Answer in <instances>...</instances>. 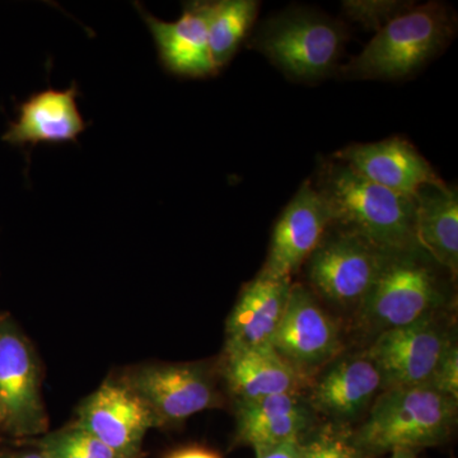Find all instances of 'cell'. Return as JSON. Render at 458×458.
Segmentation results:
<instances>
[{
    "label": "cell",
    "mask_w": 458,
    "mask_h": 458,
    "mask_svg": "<svg viewBox=\"0 0 458 458\" xmlns=\"http://www.w3.org/2000/svg\"><path fill=\"white\" fill-rule=\"evenodd\" d=\"M327 201L331 225L357 234L387 254L420 249L415 236V198L360 176L333 157L312 181Z\"/></svg>",
    "instance_id": "cell-1"
},
{
    "label": "cell",
    "mask_w": 458,
    "mask_h": 458,
    "mask_svg": "<svg viewBox=\"0 0 458 458\" xmlns=\"http://www.w3.org/2000/svg\"><path fill=\"white\" fill-rule=\"evenodd\" d=\"M457 403L428 386L382 391L352 441L369 458L443 445L454 432Z\"/></svg>",
    "instance_id": "cell-2"
},
{
    "label": "cell",
    "mask_w": 458,
    "mask_h": 458,
    "mask_svg": "<svg viewBox=\"0 0 458 458\" xmlns=\"http://www.w3.org/2000/svg\"><path fill=\"white\" fill-rule=\"evenodd\" d=\"M457 18L442 2L414 4L370 38L351 62L339 66L348 80H403L420 71L454 40Z\"/></svg>",
    "instance_id": "cell-3"
},
{
    "label": "cell",
    "mask_w": 458,
    "mask_h": 458,
    "mask_svg": "<svg viewBox=\"0 0 458 458\" xmlns=\"http://www.w3.org/2000/svg\"><path fill=\"white\" fill-rule=\"evenodd\" d=\"M348 31L336 18L307 7H289L262 21L249 47L298 82L322 80L339 69Z\"/></svg>",
    "instance_id": "cell-4"
},
{
    "label": "cell",
    "mask_w": 458,
    "mask_h": 458,
    "mask_svg": "<svg viewBox=\"0 0 458 458\" xmlns=\"http://www.w3.org/2000/svg\"><path fill=\"white\" fill-rule=\"evenodd\" d=\"M439 267L421 249L386 256L366 301L357 311L358 327L373 336L441 311L447 292Z\"/></svg>",
    "instance_id": "cell-5"
},
{
    "label": "cell",
    "mask_w": 458,
    "mask_h": 458,
    "mask_svg": "<svg viewBox=\"0 0 458 458\" xmlns=\"http://www.w3.org/2000/svg\"><path fill=\"white\" fill-rule=\"evenodd\" d=\"M387 255L364 238L330 225L304 264L307 286L318 300L357 312Z\"/></svg>",
    "instance_id": "cell-6"
},
{
    "label": "cell",
    "mask_w": 458,
    "mask_h": 458,
    "mask_svg": "<svg viewBox=\"0 0 458 458\" xmlns=\"http://www.w3.org/2000/svg\"><path fill=\"white\" fill-rule=\"evenodd\" d=\"M47 424L31 344L13 319L0 318V430L31 438L44 436Z\"/></svg>",
    "instance_id": "cell-7"
},
{
    "label": "cell",
    "mask_w": 458,
    "mask_h": 458,
    "mask_svg": "<svg viewBox=\"0 0 458 458\" xmlns=\"http://www.w3.org/2000/svg\"><path fill=\"white\" fill-rule=\"evenodd\" d=\"M152 412L157 427L222 405L212 370L201 363L144 364L120 379Z\"/></svg>",
    "instance_id": "cell-8"
},
{
    "label": "cell",
    "mask_w": 458,
    "mask_h": 458,
    "mask_svg": "<svg viewBox=\"0 0 458 458\" xmlns=\"http://www.w3.org/2000/svg\"><path fill=\"white\" fill-rule=\"evenodd\" d=\"M456 340L438 312L375 336L367 355L381 373L384 391L427 386L448 346Z\"/></svg>",
    "instance_id": "cell-9"
},
{
    "label": "cell",
    "mask_w": 458,
    "mask_h": 458,
    "mask_svg": "<svg viewBox=\"0 0 458 458\" xmlns=\"http://www.w3.org/2000/svg\"><path fill=\"white\" fill-rule=\"evenodd\" d=\"M273 348L306 382L339 357V327L309 286L292 284Z\"/></svg>",
    "instance_id": "cell-10"
},
{
    "label": "cell",
    "mask_w": 458,
    "mask_h": 458,
    "mask_svg": "<svg viewBox=\"0 0 458 458\" xmlns=\"http://www.w3.org/2000/svg\"><path fill=\"white\" fill-rule=\"evenodd\" d=\"M74 426L106 445L122 458H140L152 412L122 381L104 382L77 410Z\"/></svg>",
    "instance_id": "cell-11"
},
{
    "label": "cell",
    "mask_w": 458,
    "mask_h": 458,
    "mask_svg": "<svg viewBox=\"0 0 458 458\" xmlns=\"http://www.w3.org/2000/svg\"><path fill=\"white\" fill-rule=\"evenodd\" d=\"M330 225L327 201L312 180L304 181L274 225L269 254L260 271L276 278H293Z\"/></svg>",
    "instance_id": "cell-12"
},
{
    "label": "cell",
    "mask_w": 458,
    "mask_h": 458,
    "mask_svg": "<svg viewBox=\"0 0 458 458\" xmlns=\"http://www.w3.org/2000/svg\"><path fill=\"white\" fill-rule=\"evenodd\" d=\"M384 391L381 373L366 352L339 355L313 379L307 403L331 423L360 418Z\"/></svg>",
    "instance_id": "cell-13"
},
{
    "label": "cell",
    "mask_w": 458,
    "mask_h": 458,
    "mask_svg": "<svg viewBox=\"0 0 458 458\" xmlns=\"http://www.w3.org/2000/svg\"><path fill=\"white\" fill-rule=\"evenodd\" d=\"M333 158L377 185L409 197H415L426 186L445 183L432 165L405 138L351 144L334 153Z\"/></svg>",
    "instance_id": "cell-14"
},
{
    "label": "cell",
    "mask_w": 458,
    "mask_h": 458,
    "mask_svg": "<svg viewBox=\"0 0 458 458\" xmlns=\"http://www.w3.org/2000/svg\"><path fill=\"white\" fill-rule=\"evenodd\" d=\"M137 8L152 33L159 60L165 71L185 78H207L218 74L209 49L210 2H186L182 14L174 22L158 20L140 4H137Z\"/></svg>",
    "instance_id": "cell-15"
},
{
    "label": "cell",
    "mask_w": 458,
    "mask_h": 458,
    "mask_svg": "<svg viewBox=\"0 0 458 458\" xmlns=\"http://www.w3.org/2000/svg\"><path fill=\"white\" fill-rule=\"evenodd\" d=\"M292 284L260 271L243 286L225 322V352L273 346Z\"/></svg>",
    "instance_id": "cell-16"
},
{
    "label": "cell",
    "mask_w": 458,
    "mask_h": 458,
    "mask_svg": "<svg viewBox=\"0 0 458 458\" xmlns=\"http://www.w3.org/2000/svg\"><path fill=\"white\" fill-rule=\"evenodd\" d=\"M315 415L301 393L236 403L234 443L260 451L301 439L316 426Z\"/></svg>",
    "instance_id": "cell-17"
},
{
    "label": "cell",
    "mask_w": 458,
    "mask_h": 458,
    "mask_svg": "<svg viewBox=\"0 0 458 458\" xmlns=\"http://www.w3.org/2000/svg\"><path fill=\"white\" fill-rule=\"evenodd\" d=\"M77 98L75 86L65 90L47 89L30 96L2 140L16 147L77 140L87 126L78 110Z\"/></svg>",
    "instance_id": "cell-18"
},
{
    "label": "cell",
    "mask_w": 458,
    "mask_h": 458,
    "mask_svg": "<svg viewBox=\"0 0 458 458\" xmlns=\"http://www.w3.org/2000/svg\"><path fill=\"white\" fill-rule=\"evenodd\" d=\"M222 375L236 403L300 394L307 384L273 346L225 352Z\"/></svg>",
    "instance_id": "cell-19"
},
{
    "label": "cell",
    "mask_w": 458,
    "mask_h": 458,
    "mask_svg": "<svg viewBox=\"0 0 458 458\" xmlns=\"http://www.w3.org/2000/svg\"><path fill=\"white\" fill-rule=\"evenodd\" d=\"M415 236L418 245L456 279L458 271L457 189L430 185L415 195Z\"/></svg>",
    "instance_id": "cell-20"
},
{
    "label": "cell",
    "mask_w": 458,
    "mask_h": 458,
    "mask_svg": "<svg viewBox=\"0 0 458 458\" xmlns=\"http://www.w3.org/2000/svg\"><path fill=\"white\" fill-rule=\"evenodd\" d=\"M258 0L210 2L209 49L216 73L233 59L258 18Z\"/></svg>",
    "instance_id": "cell-21"
},
{
    "label": "cell",
    "mask_w": 458,
    "mask_h": 458,
    "mask_svg": "<svg viewBox=\"0 0 458 458\" xmlns=\"http://www.w3.org/2000/svg\"><path fill=\"white\" fill-rule=\"evenodd\" d=\"M298 458H369L352 441L349 424L315 426L298 443Z\"/></svg>",
    "instance_id": "cell-22"
},
{
    "label": "cell",
    "mask_w": 458,
    "mask_h": 458,
    "mask_svg": "<svg viewBox=\"0 0 458 458\" xmlns=\"http://www.w3.org/2000/svg\"><path fill=\"white\" fill-rule=\"evenodd\" d=\"M414 4L401 0H345L342 8L346 17L377 32Z\"/></svg>",
    "instance_id": "cell-23"
},
{
    "label": "cell",
    "mask_w": 458,
    "mask_h": 458,
    "mask_svg": "<svg viewBox=\"0 0 458 458\" xmlns=\"http://www.w3.org/2000/svg\"><path fill=\"white\" fill-rule=\"evenodd\" d=\"M55 433L66 445L84 458H122L106 445L74 424L64 429L56 430Z\"/></svg>",
    "instance_id": "cell-24"
},
{
    "label": "cell",
    "mask_w": 458,
    "mask_h": 458,
    "mask_svg": "<svg viewBox=\"0 0 458 458\" xmlns=\"http://www.w3.org/2000/svg\"><path fill=\"white\" fill-rule=\"evenodd\" d=\"M428 387L438 393L447 394L452 399L458 400V346L457 342L448 346L443 354L438 366L434 370L432 378L428 382Z\"/></svg>",
    "instance_id": "cell-25"
},
{
    "label": "cell",
    "mask_w": 458,
    "mask_h": 458,
    "mask_svg": "<svg viewBox=\"0 0 458 458\" xmlns=\"http://www.w3.org/2000/svg\"><path fill=\"white\" fill-rule=\"evenodd\" d=\"M298 443L300 439H291L276 447L255 451L256 458H298Z\"/></svg>",
    "instance_id": "cell-26"
},
{
    "label": "cell",
    "mask_w": 458,
    "mask_h": 458,
    "mask_svg": "<svg viewBox=\"0 0 458 458\" xmlns=\"http://www.w3.org/2000/svg\"><path fill=\"white\" fill-rule=\"evenodd\" d=\"M167 458H221L216 452L203 447H186L174 451Z\"/></svg>",
    "instance_id": "cell-27"
},
{
    "label": "cell",
    "mask_w": 458,
    "mask_h": 458,
    "mask_svg": "<svg viewBox=\"0 0 458 458\" xmlns=\"http://www.w3.org/2000/svg\"><path fill=\"white\" fill-rule=\"evenodd\" d=\"M9 458H50L44 452L38 450L22 451V452H7Z\"/></svg>",
    "instance_id": "cell-28"
},
{
    "label": "cell",
    "mask_w": 458,
    "mask_h": 458,
    "mask_svg": "<svg viewBox=\"0 0 458 458\" xmlns=\"http://www.w3.org/2000/svg\"><path fill=\"white\" fill-rule=\"evenodd\" d=\"M387 458H418V452L409 450L394 451Z\"/></svg>",
    "instance_id": "cell-29"
},
{
    "label": "cell",
    "mask_w": 458,
    "mask_h": 458,
    "mask_svg": "<svg viewBox=\"0 0 458 458\" xmlns=\"http://www.w3.org/2000/svg\"><path fill=\"white\" fill-rule=\"evenodd\" d=\"M0 458H9L7 452H0Z\"/></svg>",
    "instance_id": "cell-30"
}]
</instances>
